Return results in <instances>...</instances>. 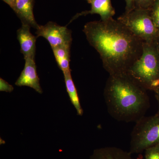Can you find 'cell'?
I'll list each match as a JSON object with an SVG mask.
<instances>
[{
  "label": "cell",
  "instance_id": "19",
  "mask_svg": "<svg viewBox=\"0 0 159 159\" xmlns=\"http://www.w3.org/2000/svg\"><path fill=\"white\" fill-rule=\"evenodd\" d=\"M2 1H4L6 4H8L11 8H12L13 6H14L16 0H2Z\"/></svg>",
  "mask_w": 159,
  "mask_h": 159
},
{
  "label": "cell",
  "instance_id": "22",
  "mask_svg": "<svg viewBox=\"0 0 159 159\" xmlns=\"http://www.w3.org/2000/svg\"><path fill=\"white\" fill-rule=\"evenodd\" d=\"M86 1H87L89 3V4H91V2H92V1H93V0H86Z\"/></svg>",
  "mask_w": 159,
  "mask_h": 159
},
{
  "label": "cell",
  "instance_id": "2",
  "mask_svg": "<svg viewBox=\"0 0 159 159\" xmlns=\"http://www.w3.org/2000/svg\"><path fill=\"white\" fill-rule=\"evenodd\" d=\"M104 97L109 114L119 121L137 122L150 106L146 90L127 74L109 75Z\"/></svg>",
  "mask_w": 159,
  "mask_h": 159
},
{
  "label": "cell",
  "instance_id": "15",
  "mask_svg": "<svg viewBox=\"0 0 159 159\" xmlns=\"http://www.w3.org/2000/svg\"><path fill=\"white\" fill-rule=\"evenodd\" d=\"M155 0H134V9L150 10Z\"/></svg>",
  "mask_w": 159,
  "mask_h": 159
},
{
  "label": "cell",
  "instance_id": "10",
  "mask_svg": "<svg viewBox=\"0 0 159 159\" xmlns=\"http://www.w3.org/2000/svg\"><path fill=\"white\" fill-rule=\"evenodd\" d=\"M91 4L90 10L77 13L72 18L70 23L80 16L88 14H99L101 17V20H106L112 18L116 13L111 0H93Z\"/></svg>",
  "mask_w": 159,
  "mask_h": 159
},
{
  "label": "cell",
  "instance_id": "5",
  "mask_svg": "<svg viewBox=\"0 0 159 159\" xmlns=\"http://www.w3.org/2000/svg\"><path fill=\"white\" fill-rule=\"evenodd\" d=\"M159 144V114L144 116L136 122L131 134L129 153H141Z\"/></svg>",
  "mask_w": 159,
  "mask_h": 159
},
{
  "label": "cell",
  "instance_id": "14",
  "mask_svg": "<svg viewBox=\"0 0 159 159\" xmlns=\"http://www.w3.org/2000/svg\"><path fill=\"white\" fill-rule=\"evenodd\" d=\"M152 18L159 31V0H155L150 9Z\"/></svg>",
  "mask_w": 159,
  "mask_h": 159
},
{
  "label": "cell",
  "instance_id": "12",
  "mask_svg": "<svg viewBox=\"0 0 159 159\" xmlns=\"http://www.w3.org/2000/svg\"><path fill=\"white\" fill-rule=\"evenodd\" d=\"M70 47L61 46L52 48L58 67L62 71L63 74L71 72L70 69Z\"/></svg>",
  "mask_w": 159,
  "mask_h": 159
},
{
  "label": "cell",
  "instance_id": "3",
  "mask_svg": "<svg viewBox=\"0 0 159 159\" xmlns=\"http://www.w3.org/2000/svg\"><path fill=\"white\" fill-rule=\"evenodd\" d=\"M127 74L146 91H155L159 87V54L155 43L144 42L141 57Z\"/></svg>",
  "mask_w": 159,
  "mask_h": 159
},
{
  "label": "cell",
  "instance_id": "13",
  "mask_svg": "<svg viewBox=\"0 0 159 159\" xmlns=\"http://www.w3.org/2000/svg\"><path fill=\"white\" fill-rule=\"evenodd\" d=\"M64 76L66 89L71 103L76 109L77 115L78 116H82L83 114V110L80 105L77 89L72 79L71 72L64 74Z\"/></svg>",
  "mask_w": 159,
  "mask_h": 159
},
{
  "label": "cell",
  "instance_id": "1",
  "mask_svg": "<svg viewBox=\"0 0 159 159\" xmlns=\"http://www.w3.org/2000/svg\"><path fill=\"white\" fill-rule=\"evenodd\" d=\"M83 31L109 75L127 74L142 55L144 42L119 20L89 22Z\"/></svg>",
  "mask_w": 159,
  "mask_h": 159
},
{
  "label": "cell",
  "instance_id": "16",
  "mask_svg": "<svg viewBox=\"0 0 159 159\" xmlns=\"http://www.w3.org/2000/svg\"><path fill=\"white\" fill-rule=\"evenodd\" d=\"M145 159H159V144L145 150Z\"/></svg>",
  "mask_w": 159,
  "mask_h": 159
},
{
  "label": "cell",
  "instance_id": "6",
  "mask_svg": "<svg viewBox=\"0 0 159 159\" xmlns=\"http://www.w3.org/2000/svg\"><path fill=\"white\" fill-rule=\"evenodd\" d=\"M37 38L43 37L48 40L51 48L61 47H71L72 31L66 26H61L54 22H48L44 25H39L35 32Z\"/></svg>",
  "mask_w": 159,
  "mask_h": 159
},
{
  "label": "cell",
  "instance_id": "4",
  "mask_svg": "<svg viewBox=\"0 0 159 159\" xmlns=\"http://www.w3.org/2000/svg\"><path fill=\"white\" fill-rule=\"evenodd\" d=\"M117 20L144 42L155 43L159 37V31L154 24L150 10L135 8L125 12Z\"/></svg>",
  "mask_w": 159,
  "mask_h": 159
},
{
  "label": "cell",
  "instance_id": "17",
  "mask_svg": "<svg viewBox=\"0 0 159 159\" xmlns=\"http://www.w3.org/2000/svg\"><path fill=\"white\" fill-rule=\"evenodd\" d=\"M13 87L9 84L4 79L0 78V91L1 92H6L11 93L13 90Z\"/></svg>",
  "mask_w": 159,
  "mask_h": 159
},
{
  "label": "cell",
  "instance_id": "9",
  "mask_svg": "<svg viewBox=\"0 0 159 159\" xmlns=\"http://www.w3.org/2000/svg\"><path fill=\"white\" fill-rule=\"evenodd\" d=\"M34 0H16L11 9L20 20L22 25L37 29L39 25L34 18L33 8Z\"/></svg>",
  "mask_w": 159,
  "mask_h": 159
},
{
  "label": "cell",
  "instance_id": "8",
  "mask_svg": "<svg viewBox=\"0 0 159 159\" xmlns=\"http://www.w3.org/2000/svg\"><path fill=\"white\" fill-rule=\"evenodd\" d=\"M31 28L28 25H22L16 32L17 39L20 47V52L24 55L25 59L28 58L34 59L35 57V44L37 38L31 33Z\"/></svg>",
  "mask_w": 159,
  "mask_h": 159
},
{
  "label": "cell",
  "instance_id": "18",
  "mask_svg": "<svg viewBox=\"0 0 159 159\" xmlns=\"http://www.w3.org/2000/svg\"><path fill=\"white\" fill-rule=\"evenodd\" d=\"M126 3L125 12H129L134 9V0H125Z\"/></svg>",
  "mask_w": 159,
  "mask_h": 159
},
{
  "label": "cell",
  "instance_id": "11",
  "mask_svg": "<svg viewBox=\"0 0 159 159\" xmlns=\"http://www.w3.org/2000/svg\"><path fill=\"white\" fill-rule=\"evenodd\" d=\"M129 152L116 147H106L94 151L90 159H134Z\"/></svg>",
  "mask_w": 159,
  "mask_h": 159
},
{
  "label": "cell",
  "instance_id": "20",
  "mask_svg": "<svg viewBox=\"0 0 159 159\" xmlns=\"http://www.w3.org/2000/svg\"><path fill=\"white\" fill-rule=\"evenodd\" d=\"M155 92L156 93V97L158 102V112L157 113L159 114V87L155 91Z\"/></svg>",
  "mask_w": 159,
  "mask_h": 159
},
{
  "label": "cell",
  "instance_id": "7",
  "mask_svg": "<svg viewBox=\"0 0 159 159\" xmlns=\"http://www.w3.org/2000/svg\"><path fill=\"white\" fill-rule=\"evenodd\" d=\"M25 61L24 68L15 84L17 86L29 87L39 93H42L34 59L28 58Z\"/></svg>",
  "mask_w": 159,
  "mask_h": 159
},
{
  "label": "cell",
  "instance_id": "21",
  "mask_svg": "<svg viewBox=\"0 0 159 159\" xmlns=\"http://www.w3.org/2000/svg\"><path fill=\"white\" fill-rule=\"evenodd\" d=\"M155 45L156 47L157 50L158 51L159 54V37L157 39V40L156 42L155 43Z\"/></svg>",
  "mask_w": 159,
  "mask_h": 159
}]
</instances>
